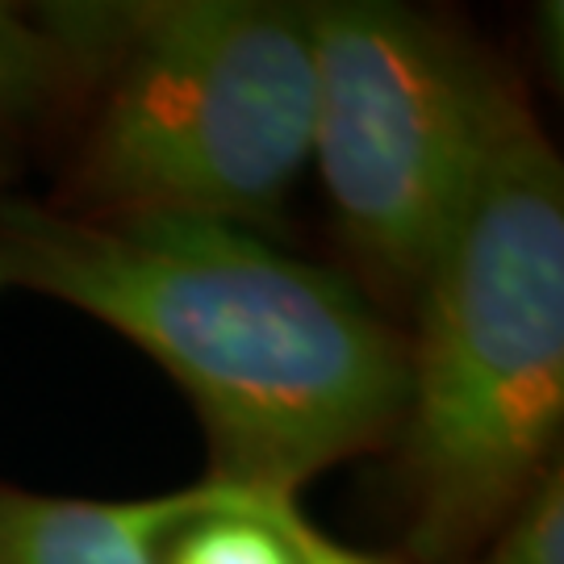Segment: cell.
I'll use <instances>...</instances> for the list:
<instances>
[{
    "label": "cell",
    "instance_id": "obj_3",
    "mask_svg": "<svg viewBox=\"0 0 564 564\" xmlns=\"http://www.w3.org/2000/svg\"><path fill=\"white\" fill-rule=\"evenodd\" d=\"M314 13L284 0L126 4L51 205L263 226L314 147Z\"/></svg>",
    "mask_w": 564,
    "mask_h": 564
},
{
    "label": "cell",
    "instance_id": "obj_7",
    "mask_svg": "<svg viewBox=\"0 0 564 564\" xmlns=\"http://www.w3.org/2000/svg\"><path fill=\"white\" fill-rule=\"evenodd\" d=\"M464 564H564V464Z\"/></svg>",
    "mask_w": 564,
    "mask_h": 564
},
{
    "label": "cell",
    "instance_id": "obj_4",
    "mask_svg": "<svg viewBox=\"0 0 564 564\" xmlns=\"http://www.w3.org/2000/svg\"><path fill=\"white\" fill-rule=\"evenodd\" d=\"M314 13V147L351 281L410 305L460 223L510 72L460 25L389 0Z\"/></svg>",
    "mask_w": 564,
    "mask_h": 564
},
{
    "label": "cell",
    "instance_id": "obj_5",
    "mask_svg": "<svg viewBox=\"0 0 564 564\" xmlns=\"http://www.w3.org/2000/svg\"><path fill=\"white\" fill-rule=\"evenodd\" d=\"M0 564H402L339 544L293 494L202 477L130 502L0 481Z\"/></svg>",
    "mask_w": 564,
    "mask_h": 564
},
{
    "label": "cell",
    "instance_id": "obj_1",
    "mask_svg": "<svg viewBox=\"0 0 564 564\" xmlns=\"http://www.w3.org/2000/svg\"><path fill=\"white\" fill-rule=\"evenodd\" d=\"M0 293L80 310L197 410L218 481L302 494L393 440L405 339L351 276L256 226L0 202Z\"/></svg>",
    "mask_w": 564,
    "mask_h": 564
},
{
    "label": "cell",
    "instance_id": "obj_6",
    "mask_svg": "<svg viewBox=\"0 0 564 564\" xmlns=\"http://www.w3.org/2000/svg\"><path fill=\"white\" fill-rule=\"evenodd\" d=\"M126 4H4L0 0V134L55 118L101 80Z\"/></svg>",
    "mask_w": 564,
    "mask_h": 564
},
{
    "label": "cell",
    "instance_id": "obj_2",
    "mask_svg": "<svg viewBox=\"0 0 564 564\" xmlns=\"http://www.w3.org/2000/svg\"><path fill=\"white\" fill-rule=\"evenodd\" d=\"M410 310L402 547L414 564H464L564 464V167L519 80Z\"/></svg>",
    "mask_w": 564,
    "mask_h": 564
}]
</instances>
